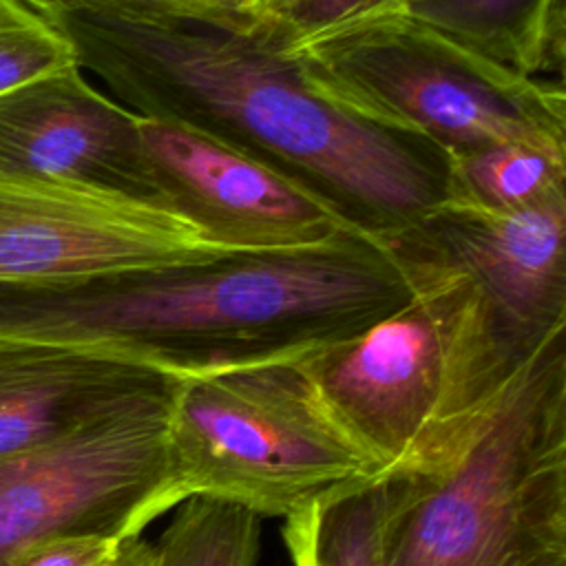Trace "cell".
Masks as SVG:
<instances>
[{
	"mask_svg": "<svg viewBox=\"0 0 566 566\" xmlns=\"http://www.w3.org/2000/svg\"><path fill=\"white\" fill-rule=\"evenodd\" d=\"M283 522L290 559L298 566H378V504L371 493L312 506Z\"/></svg>",
	"mask_w": 566,
	"mask_h": 566,
	"instance_id": "obj_16",
	"label": "cell"
},
{
	"mask_svg": "<svg viewBox=\"0 0 566 566\" xmlns=\"http://www.w3.org/2000/svg\"><path fill=\"white\" fill-rule=\"evenodd\" d=\"M124 539L102 535H73L38 544L11 566H106Z\"/></svg>",
	"mask_w": 566,
	"mask_h": 566,
	"instance_id": "obj_19",
	"label": "cell"
},
{
	"mask_svg": "<svg viewBox=\"0 0 566 566\" xmlns=\"http://www.w3.org/2000/svg\"><path fill=\"white\" fill-rule=\"evenodd\" d=\"M172 389L0 458V566L57 537H137L184 502L168 451Z\"/></svg>",
	"mask_w": 566,
	"mask_h": 566,
	"instance_id": "obj_7",
	"label": "cell"
},
{
	"mask_svg": "<svg viewBox=\"0 0 566 566\" xmlns=\"http://www.w3.org/2000/svg\"><path fill=\"white\" fill-rule=\"evenodd\" d=\"M175 382L97 349L0 332V458L73 436Z\"/></svg>",
	"mask_w": 566,
	"mask_h": 566,
	"instance_id": "obj_12",
	"label": "cell"
},
{
	"mask_svg": "<svg viewBox=\"0 0 566 566\" xmlns=\"http://www.w3.org/2000/svg\"><path fill=\"white\" fill-rule=\"evenodd\" d=\"M285 53L358 119L449 157L491 144L566 153V88L493 62L385 0L285 24Z\"/></svg>",
	"mask_w": 566,
	"mask_h": 566,
	"instance_id": "obj_5",
	"label": "cell"
},
{
	"mask_svg": "<svg viewBox=\"0 0 566 566\" xmlns=\"http://www.w3.org/2000/svg\"><path fill=\"white\" fill-rule=\"evenodd\" d=\"M51 22L64 18L124 22H203L245 33H279L283 24L259 0H20Z\"/></svg>",
	"mask_w": 566,
	"mask_h": 566,
	"instance_id": "obj_17",
	"label": "cell"
},
{
	"mask_svg": "<svg viewBox=\"0 0 566 566\" xmlns=\"http://www.w3.org/2000/svg\"><path fill=\"white\" fill-rule=\"evenodd\" d=\"M75 62L135 115L214 139L312 192L360 234L394 241L447 201L449 155L347 113L279 33L203 22L55 20Z\"/></svg>",
	"mask_w": 566,
	"mask_h": 566,
	"instance_id": "obj_1",
	"label": "cell"
},
{
	"mask_svg": "<svg viewBox=\"0 0 566 566\" xmlns=\"http://www.w3.org/2000/svg\"><path fill=\"white\" fill-rule=\"evenodd\" d=\"M77 64L66 33L20 0H0V95Z\"/></svg>",
	"mask_w": 566,
	"mask_h": 566,
	"instance_id": "obj_18",
	"label": "cell"
},
{
	"mask_svg": "<svg viewBox=\"0 0 566 566\" xmlns=\"http://www.w3.org/2000/svg\"><path fill=\"white\" fill-rule=\"evenodd\" d=\"M137 130L159 201L226 243L301 250L360 234L312 192L214 139L142 115Z\"/></svg>",
	"mask_w": 566,
	"mask_h": 566,
	"instance_id": "obj_10",
	"label": "cell"
},
{
	"mask_svg": "<svg viewBox=\"0 0 566 566\" xmlns=\"http://www.w3.org/2000/svg\"><path fill=\"white\" fill-rule=\"evenodd\" d=\"M106 566H153V546L142 535L128 537Z\"/></svg>",
	"mask_w": 566,
	"mask_h": 566,
	"instance_id": "obj_20",
	"label": "cell"
},
{
	"mask_svg": "<svg viewBox=\"0 0 566 566\" xmlns=\"http://www.w3.org/2000/svg\"><path fill=\"white\" fill-rule=\"evenodd\" d=\"M378 566H566V332L440 453L380 480Z\"/></svg>",
	"mask_w": 566,
	"mask_h": 566,
	"instance_id": "obj_3",
	"label": "cell"
},
{
	"mask_svg": "<svg viewBox=\"0 0 566 566\" xmlns=\"http://www.w3.org/2000/svg\"><path fill=\"white\" fill-rule=\"evenodd\" d=\"M245 250L159 201L0 177V283L82 279Z\"/></svg>",
	"mask_w": 566,
	"mask_h": 566,
	"instance_id": "obj_8",
	"label": "cell"
},
{
	"mask_svg": "<svg viewBox=\"0 0 566 566\" xmlns=\"http://www.w3.org/2000/svg\"><path fill=\"white\" fill-rule=\"evenodd\" d=\"M559 190H566V153L509 142L451 155L444 203L497 212Z\"/></svg>",
	"mask_w": 566,
	"mask_h": 566,
	"instance_id": "obj_14",
	"label": "cell"
},
{
	"mask_svg": "<svg viewBox=\"0 0 566 566\" xmlns=\"http://www.w3.org/2000/svg\"><path fill=\"white\" fill-rule=\"evenodd\" d=\"M391 250L413 274V298L298 358L323 405L382 480L440 453L528 360L506 349L460 272L413 250Z\"/></svg>",
	"mask_w": 566,
	"mask_h": 566,
	"instance_id": "obj_4",
	"label": "cell"
},
{
	"mask_svg": "<svg viewBox=\"0 0 566 566\" xmlns=\"http://www.w3.org/2000/svg\"><path fill=\"white\" fill-rule=\"evenodd\" d=\"M153 546V566H254L261 520L254 511L208 495H190Z\"/></svg>",
	"mask_w": 566,
	"mask_h": 566,
	"instance_id": "obj_15",
	"label": "cell"
},
{
	"mask_svg": "<svg viewBox=\"0 0 566 566\" xmlns=\"http://www.w3.org/2000/svg\"><path fill=\"white\" fill-rule=\"evenodd\" d=\"M0 177L159 201L137 115L93 86L77 64L0 95Z\"/></svg>",
	"mask_w": 566,
	"mask_h": 566,
	"instance_id": "obj_11",
	"label": "cell"
},
{
	"mask_svg": "<svg viewBox=\"0 0 566 566\" xmlns=\"http://www.w3.org/2000/svg\"><path fill=\"white\" fill-rule=\"evenodd\" d=\"M387 245L460 272L520 360L566 332V190L497 212L442 203Z\"/></svg>",
	"mask_w": 566,
	"mask_h": 566,
	"instance_id": "obj_9",
	"label": "cell"
},
{
	"mask_svg": "<svg viewBox=\"0 0 566 566\" xmlns=\"http://www.w3.org/2000/svg\"><path fill=\"white\" fill-rule=\"evenodd\" d=\"M471 51L564 84V0H385Z\"/></svg>",
	"mask_w": 566,
	"mask_h": 566,
	"instance_id": "obj_13",
	"label": "cell"
},
{
	"mask_svg": "<svg viewBox=\"0 0 566 566\" xmlns=\"http://www.w3.org/2000/svg\"><path fill=\"white\" fill-rule=\"evenodd\" d=\"M416 294L382 241L345 234L82 279L0 283V332L97 349L184 378L298 360Z\"/></svg>",
	"mask_w": 566,
	"mask_h": 566,
	"instance_id": "obj_2",
	"label": "cell"
},
{
	"mask_svg": "<svg viewBox=\"0 0 566 566\" xmlns=\"http://www.w3.org/2000/svg\"><path fill=\"white\" fill-rule=\"evenodd\" d=\"M292 566H298V564H296V562H292Z\"/></svg>",
	"mask_w": 566,
	"mask_h": 566,
	"instance_id": "obj_21",
	"label": "cell"
},
{
	"mask_svg": "<svg viewBox=\"0 0 566 566\" xmlns=\"http://www.w3.org/2000/svg\"><path fill=\"white\" fill-rule=\"evenodd\" d=\"M168 451L184 500L219 497L259 517L329 506L382 480L298 360L177 378Z\"/></svg>",
	"mask_w": 566,
	"mask_h": 566,
	"instance_id": "obj_6",
	"label": "cell"
}]
</instances>
